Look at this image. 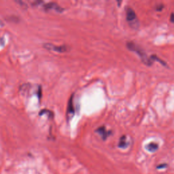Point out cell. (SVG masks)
<instances>
[{"instance_id": "5", "label": "cell", "mask_w": 174, "mask_h": 174, "mask_svg": "<svg viewBox=\"0 0 174 174\" xmlns=\"http://www.w3.org/2000/svg\"><path fill=\"white\" fill-rule=\"evenodd\" d=\"M95 131L101 135L103 140H106L111 135V133H112V132H111L110 131L107 130L104 126H102V127H99Z\"/></svg>"}, {"instance_id": "9", "label": "cell", "mask_w": 174, "mask_h": 174, "mask_svg": "<svg viewBox=\"0 0 174 174\" xmlns=\"http://www.w3.org/2000/svg\"><path fill=\"white\" fill-rule=\"evenodd\" d=\"M73 102H72V97L69 99V104H68V111L69 114H73L74 113V108L73 106Z\"/></svg>"}, {"instance_id": "7", "label": "cell", "mask_w": 174, "mask_h": 174, "mask_svg": "<svg viewBox=\"0 0 174 174\" xmlns=\"http://www.w3.org/2000/svg\"><path fill=\"white\" fill-rule=\"evenodd\" d=\"M146 149L148 151L150 152V153H154L158 149V144L155 142H151L149 143L146 146Z\"/></svg>"}, {"instance_id": "6", "label": "cell", "mask_w": 174, "mask_h": 174, "mask_svg": "<svg viewBox=\"0 0 174 174\" xmlns=\"http://www.w3.org/2000/svg\"><path fill=\"white\" fill-rule=\"evenodd\" d=\"M118 148H120L125 149L128 146V143L127 142V137L125 135H123L119 139V142H118Z\"/></svg>"}, {"instance_id": "2", "label": "cell", "mask_w": 174, "mask_h": 174, "mask_svg": "<svg viewBox=\"0 0 174 174\" xmlns=\"http://www.w3.org/2000/svg\"><path fill=\"white\" fill-rule=\"evenodd\" d=\"M126 18L129 26L133 29H138L139 27V21L137 17L136 13L131 8L127 7L126 9Z\"/></svg>"}, {"instance_id": "3", "label": "cell", "mask_w": 174, "mask_h": 174, "mask_svg": "<svg viewBox=\"0 0 174 174\" xmlns=\"http://www.w3.org/2000/svg\"><path fill=\"white\" fill-rule=\"evenodd\" d=\"M43 47L46 50H51V51H54L57 53H65L68 50V47L65 45L63 46H57L54 45L53 44L50 43H44L43 44Z\"/></svg>"}, {"instance_id": "4", "label": "cell", "mask_w": 174, "mask_h": 174, "mask_svg": "<svg viewBox=\"0 0 174 174\" xmlns=\"http://www.w3.org/2000/svg\"><path fill=\"white\" fill-rule=\"evenodd\" d=\"M43 8L46 11L54 10L55 12L59 13H61L63 12L64 10L63 8H61L60 6L57 4V3H54V2H50V3H46V4H44L43 6Z\"/></svg>"}, {"instance_id": "11", "label": "cell", "mask_w": 174, "mask_h": 174, "mask_svg": "<svg viewBox=\"0 0 174 174\" xmlns=\"http://www.w3.org/2000/svg\"><path fill=\"white\" fill-rule=\"evenodd\" d=\"M163 5H158L157 7V8H156V10H157V11H161L162 10V9L163 8Z\"/></svg>"}, {"instance_id": "8", "label": "cell", "mask_w": 174, "mask_h": 174, "mask_svg": "<svg viewBox=\"0 0 174 174\" xmlns=\"http://www.w3.org/2000/svg\"><path fill=\"white\" fill-rule=\"evenodd\" d=\"M150 59L153 60V61H158L160 63H161L162 65L163 66H166L167 64H166V63L163 61V60H162V59H161L160 58H158L157 55H155V54H153V56H151Z\"/></svg>"}, {"instance_id": "1", "label": "cell", "mask_w": 174, "mask_h": 174, "mask_svg": "<svg viewBox=\"0 0 174 174\" xmlns=\"http://www.w3.org/2000/svg\"><path fill=\"white\" fill-rule=\"evenodd\" d=\"M127 47L128 49L131 51L135 52L137 54H138V56L141 59L143 63L144 64L148 66H150L153 65V61L152 59L149 57H148L146 53L144 50L140 48L139 46L137 45L136 44L133 42H129L127 43Z\"/></svg>"}, {"instance_id": "13", "label": "cell", "mask_w": 174, "mask_h": 174, "mask_svg": "<svg viewBox=\"0 0 174 174\" xmlns=\"http://www.w3.org/2000/svg\"><path fill=\"white\" fill-rule=\"evenodd\" d=\"M3 26H4V23H3L2 21L0 20V27H3Z\"/></svg>"}, {"instance_id": "12", "label": "cell", "mask_w": 174, "mask_h": 174, "mask_svg": "<svg viewBox=\"0 0 174 174\" xmlns=\"http://www.w3.org/2000/svg\"><path fill=\"white\" fill-rule=\"evenodd\" d=\"M170 21H171L172 23H174V13H172L171 14V16H170Z\"/></svg>"}, {"instance_id": "10", "label": "cell", "mask_w": 174, "mask_h": 174, "mask_svg": "<svg viewBox=\"0 0 174 174\" xmlns=\"http://www.w3.org/2000/svg\"><path fill=\"white\" fill-rule=\"evenodd\" d=\"M167 167V164H161V165H159L157 166V169H162V168H165Z\"/></svg>"}]
</instances>
